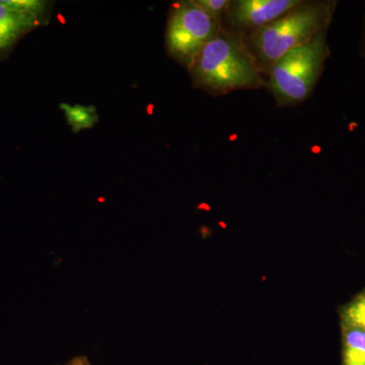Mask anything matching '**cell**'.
<instances>
[{
    "instance_id": "12",
    "label": "cell",
    "mask_w": 365,
    "mask_h": 365,
    "mask_svg": "<svg viewBox=\"0 0 365 365\" xmlns=\"http://www.w3.org/2000/svg\"><path fill=\"white\" fill-rule=\"evenodd\" d=\"M62 365H91V362L86 356L81 355V356L74 357V359H72L71 361Z\"/></svg>"
},
{
    "instance_id": "7",
    "label": "cell",
    "mask_w": 365,
    "mask_h": 365,
    "mask_svg": "<svg viewBox=\"0 0 365 365\" xmlns=\"http://www.w3.org/2000/svg\"><path fill=\"white\" fill-rule=\"evenodd\" d=\"M61 108L73 131L78 132L83 129L91 128L98 122L97 112L93 108L68 104H62Z\"/></svg>"
},
{
    "instance_id": "3",
    "label": "cell",
    "mask_w": 365,
    "mask_h": 365,
    "mask_svg": "<svg viewBox=\"0 0 365 365\" xmlns=\"http://www.w3.org/2000/svg\"><path fill=\"white\" fill-rule=\"evenodd\" d=\"M329 56L326 32L292 50L271 67L266 86L279 106H295L313 93Z\"/></svg>"
},
{
    "instance_id": "1",
    "label": "cell",
    "mask_w": 365,
    "mask_h": 365,
    "mask_svg": "<svg viewBox=\"0 0 365 365\" xmlns=\"http://www.w3.org/2000/svg\"><path fill=\"white\" fill-rule=\"evenodd\" d=\"M188 71L193 86L212 96L256 90L266 85L244 37L222 26L204 46Z\"/></svg>"
},
{
    "instance_id": "8",
    "label": "cell",
    "mask_w": 365,
    "mask_h": 365,
    "mask_svg": "<svg viewBox=\"0 0 365 365\" xmlns=\"http://www.w3.org/2000/svg\"><path fill=\"white\" fill-rule=\"evenodd\" d=\"M341 326L356 327L365 330V290L342 307Z\"/></svg>"
},
{
    "instance_id": "11",
    "label": "cell",
    "mask_w": 365,
    "mask_h": 365,
    "mask_svg": "<svg viewBox=\"0 0 365 365\" xmlns=\"http://www.w3.org/2000/svg\"><path fill=\"white\" fill-rule=\"evenodd\" d=\"M199 6L222 24L230 0H195Z\"/></svg>"
},
{
    "instance_id": "4",
    "label": "cell",
    "mask_w": 365,
    "mask_h": 365,
    "mask_svg": "<svg viewBox=\"0 0 365 365\" xmlns=\"http://www.w3.org/2000/svg\"><path fill=\"white\" fill-rule=\"evenodd\" d=\"M222 23L195 0L173 4L165 31V46L173 59L188 71L204 46L217 35Z\"/></svg>"
},
{
    "instance_id": "6",
    "label": "cell",
    "mask_w": 365,
    "mask_h": 365,
    "mask_svg": "<svg viewBox=\"0 0 365 365\" xmlns=\"http://www.w3.org/2000/svg\"><path fill=\"white\" fill-rule=\"evenodd\" d=\"M342 327V365H365V330Z\"/></svg>"
},
{
    "instance_id": "5",
    "label": "cell",
    "mask_w": 365,
    "mask_h": 365,
    "mask_svg": "<svg viewBox=\"0 0 365 365\" xmlns=\"http://www.w3.org/2000/svg\"><path fill=\"white\" fill-rule=\"evenodd\" d=\"M300 1L302 0H232L223 19L227 20L228 30L247 38L277 20Z\"/></svg>"
},
{
    "instance_id": "9",
    "label": "cell",
    "mask_w": 365,
    "mask_h": 365,
    "mask_svg": "<svg viewBox=\"0 0 365 365\" xmlns=\"http://www.w3.org/2000/svg\"><path fill=\"white\" fill-rule=\"evenodd\" d=\"M41 20L21 13L6 4L4 0H0V25H11L21 26L30 32L35 26L39 25Z\"/></svg>"
},
{
    "instance_id": "10",
    "label": "cell",
    "mask_w": 365,
    "mask_h": 365,
    "mask_svg": "<svg viewBox=\"0 0 365 365\" xmlns=\"http://www.w3.org/2000/svg\"><path fill=\"white\" fill-rule=\"evenodd\" d=\"M29 31L21 26L0 25V54L6 53Z\"/></svg>"
},
{
    "instance_id": "2",
    "label": "cell",
    "mask_w": 365,
    "mask_h": 365,
    "mask_svg": "<svg viewBox=\"0 0 365 365\" xmlns=\"http://www.w3.org/2000/svg\"><path fill=\"white\" fill-rule=\"evenodd\" d=\"M335 2L300 1L277 20L244 38L262 73L287 53L325 33L332 20Z\"/></svg>"
}]
</instances>
